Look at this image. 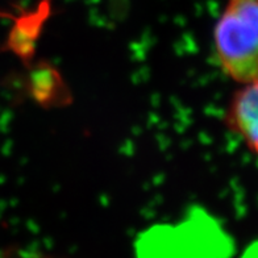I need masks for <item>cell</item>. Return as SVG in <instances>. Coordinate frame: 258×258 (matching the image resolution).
<instances>
[{"label":"cell","instance_id":"cell-1","mask_svg":"<svg viewBox=\"0 0 258 258\" xmlns=\"http://www.w3.org/2000/svg\"><path fill=\"white\" fill-rule=\"evenodd\" d=\"M214 38L225 74L240 85L257 82L258 0H228Z\"/></svg>","mask_w":258,"mask_h":258},{"label":"cell","instance_id":"cell-2","mask_svg":"<svg viewBox=\"0 0 258 258\" xmlns=\"http://www.w3.org/2000/svg\"><path fill=\"white\" fill-rule=\"evenodd\" d=\"M258 83L241 85L234 91L225 113V125L244 141L250 153H257L258 146Z\"/></svg>","mask_w":258,"mask_h":258}]
</instances>
